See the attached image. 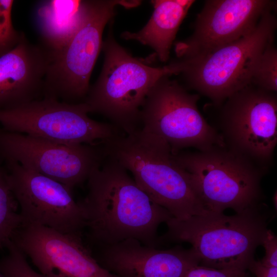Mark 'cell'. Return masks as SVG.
Wrapping results in <instances>:
<instances>
[{"label": "cell", "instance_id": "obj_1", "mask_svg": "<svg viewBox=\"0 0 277 277\" xmlns=\"http://www.w3.org/2000/svg\"><path fill=\"white\" fill-rule=\"evenodd\" d=\"M87 181L88 193L80 203L88 247L129 239L152 247L160 245L158 228L173 216L141 189L117 161L106 156Z\"/></svg>", "mask_w": 277, "mask_h": 277}, {"label": "cell", "instance_id": "obj_2", "mask_svg": "<svg viewBox=\"0 0 277 277\" xmlns=\"http://www.w3.org/2000/svg\"><path fill=\"white\" fill-rule=\"evenodd\" d=\"M103 146L106 155L130 171L139 187L173 217L185 220L210 212L188 173L160 138L140 129L109 140Z\"/></svg>", "mask_w": 277, "mask_h": 277}, {"label": "cell", "instance_id": "obj_3", "mask_svg": "<svg viewBox=\"0 0 277 277\" xmlns=\"http://www.w3.org/2000/svg\"><path fill=\"white\" fill-rule=\"evenodd\" d=\"M263 209L232 215L210 212L185 220L171 217L159 242L189 243L199 265L246 271L268 230L270 217Z\"/></svg>", "mask_w": 277, "mask_h": 277}, {"label": "cell", "instance_id": "obj_4", "mask_svg": "<svg viewBox=\"0 0 277 277\" xmlns=\"http://www.w3.org/2000/svg\"><path fill=\"white\" fill-rule=\"evenodd\" d=\"M102 49L104 61L101 74L83 102L90 112L99 113L125 134L141 129V110L152 87L162 76L172 75L168 65L155 67L133 57L114 38L113 20Z\"/></svg>", "mask_w": 277, "mask_h": 277}, {"label": "cell", "instance_id": "obj_5", "mask_svg": "<svg viewBox=\"0 0 277 277\" xmlns=\"http://www.w3.org/2000/svg\"><path fill=\"white\" fill-rule=\"evenodd\" d=\"M275 8L266 11L255 29L241 38L208 53L179 59L170 65L187 86L209 98L213 106L250 84L254 68L266 47L274 42Z\"/></svg>", "mask_w": 277, "mask_h": 277}, {"label": "cell", "instance_id": "obj_6", "mask_svg": "<svg viewBox=\"0 0 277 277\" xmlns=\"http://www.w3.org/2000/svg\"><path fill=\"white\" fill-rule=\"evenodd\" d=\"M174 155L209 211L241 213L264 207L261 182L267 172L225 146Z\"/></svg>", "mask_w": 277, "mask_h": 277}, {"label": "cell", "instance_id": "obj_7", "mask_svg": "<svg viewBox=\"0 0 277 277\" xmlns=\"http://www.w3.org/2000/svg\"><path fill=\"white\" fill-rule=\"evenodd\" d=\"M170 76H162L148 93L141 110V130L164 142L174 154L187 148L225 147L198 109L199 95L189 93Z\"/></svg>", "mask_w": 277, "mask_h": 277}, {"label": "cell", "instance_id": "obj_8", "mask_svg": "<svg viewBox=\"0 0 277 277\" xmlns=\"http://www.w3.org/2000/svg\"><path fill=\"white\" fill-rule=\"evenodd\" d=\"M214 107L225 147L267 172L277 144L276 92L249 84Z\"/></svg>", "mask_w": 277, "mask_h": 277}, {"label": "cell", "instance_id": "obj_9", "mask_svg": "<svg viewBox=\"0 0 277 277\" xmlns=\"http://www.w3.org/2000/svg\"><path fill=\"white\" fill-rule=\"evenodd\" d=\"M138 6L137 1L89 0L80 27L66 45L51 57L44 80L43 97L76 104L89 91L91 74L102 47V34L115 8Z\"/></svg>", "mask_w": 277, "mask_h": 277}, {"label": "cell", "instance_id": "obj_10", "mask_svg": "<svg viewBox=\"0 0 277 277\" xmlns=\"http://www.w3.org/2000/svg\"><path fill=\"white\" fill-rule=\"evenodd\" d=\"M88 113L84 102L43 97L0 110V124L6 131L65 144L102 143L122 134L113 124L94 120Z\"/></svg>", "mask_w": 277, "mask_h": 277}, {"label": "cell", "instance_id": "obj_11", "mask_svg": "<svg viewBox=\"0 0 277 277\" xmlns=\"http://www.w3.org/2000/svg\"><path fill=\"white\" fill-rule=\"evenodd\" d=\"M0 156L72 189L87 180L106 155L103 143L65 144L0 130Z\"/></svg>", "mask_w": 277, "mask_h": 277}, {"label": "cell", "instance_id": "obj_12", "mask_svg": "<svg viewBox=\"0 0 277 277\" xmlns=\"http://www.w3.org/2000/svg\"><path fill=\"white\" fill-rule=\"evenodd\" d=\"M8 179L20 208L22 225L44 226L66 234H83L85 216L80 202L65 185L18 163L5 161Z\"/></svg>", "mask_w": 277, "mask_h": 277}, {"label": "cell", "instance_id": "obj_13", "mask_svg": "<svg viewBox=\"0 0 277 277\" xmlns=\"http://www.w3.org/2000/svg\"><path fill=\"white\" fill-rule=\"evenodd\" d=\"M11 240L41 273L48 276L117 277L97 262L83 234H66L44 226L22 225Z\"/></svg>", "mask_w": 277, "mask_h": 277}, {"label": "cell", "instance_id": "obj_14", "mask_svg": "<svg viewBox=\"0 0 277 277\" xmlns=\"http://www.w3.org/2000/svg\"><path fill=\"white\" fill-rule=\"evenodd\" d=\"M276 3L269 0L206 1L193 33L175 44L177 58L204 55L247 35Z\"/></svg>", "mask_w": 277, "mask_h": 277}, {"label": "cell", "instance_id": "obj_15", "mask_svg": "<svg viewBox=\"0 0 277 277\" xmlns=\"http://www.w3.org/2000/svg\"><path fill=\"white\" fill-rule=\"evenodd\" d=\"M88 247L97 262L117 277H183L200 263L192 248L159 249L133 239Z\"/></svg>", "mask_w": 277, "mask_h": 277}, {"label": "cell", "instance_id": "obj_16", "mask_svg": "<svg viewBox=\"0 0 277 277\" xmlns=\"http://www.w3.org/2000/svg\"><path fill=\"white\" fill-rule=\"evenodd\" d=\"M51 62L50 52L31 43L25 34L14 49L0 57V110L43 98Z\"/></svg>", "mask_w": 277, "mask_h": 277}, {"label": "cell", "instance_id": "obj_17", "mask_svg": "<svg viewBox=\"0 0 277 277\" xmlns=\"http://www.w3.org/2000/svg\"><path fill=\"white\" fill-rule=\"evenodd\" d=\"M89 0L39 1L35 10V20L41 43L51 57L68 43L82 24Z\"/></svg>", "mask_w": 277, "mask_h": 277}, {"label": "cell", "instance_id": "obj_18", "mask_svg": "<svg viewBox=\"0 0 277 277\" xmlns=\"http://www.w3.org/2000/svg\"><path fill=\"white\" fill-rule=\"evenodd\" d=\"M194 2L192 0L152 1L154 10L146 25L136 32L125 31L121 36L150 47L160 61L166 62L180 26Z\"/></svg>", "mask_w": 277, "mask_h": 277}, {"label": "cell", "instance_id": "obj_19", "mask_svg": "<svg viewBox=\"0 0 277 277\" xmlns=\"http://www.w3.org/2000/svg\"><path fill=\"white\" fill-rule=\"evenodd\" d=\"M18 203L11 190L7 172L0 167V248L5 247L23 224Z\"/></svg>", "mask_w": 277, "mask_h": 277}, {"label": "cell", "instance_id": "obj_20", "mask_svg": "<svg viewBox=\"0 0 277 277\" xmlns=\"http://www.w3.org/2000/svg\"><path fill=\"white\" fill-rule=\"evenodd\" d=\"M250 84L276 92L277 50L274 42L266 47L260 57L253 70Z\"/></svg>", "mask_w": 277, "mask_h": 277}, {"label": "cell", "instance_id": "obj_21", "mask_svg": "<svg viewBox=\"0 0 277 277\" xmlns=\"http://www.w3.org/2000/svg\"><path fill=\"white\" fill-rule=\"evenodd\" d=\"M5 247L8 253L0 260V272L5 277H50L34 270L25 255L11 240L7 243Z\"/></svg>", "mask_w": 277, "mask_h": 277}, {"label": "cell", "instance_id": "obj_22", "mask_svg": "<svg viewBox=\"0 0 277 277\" xmlns=\"http://www.w3.org/2000/svg\"><path fill=\"white\" fill-rule=\"evenodd\" d=\"M14 1L0 0V57L14 49L24 33L15 29L12 21Z\"/></svg>", "mask_w": 277, "mask_h": 277}, {"label": "cell", "instance_id": "obj_23", "mask_svg": "<svg viewBox=\"0 0 277 277\" xmlns=\"http://www.w3.org/2000/svg\"><path fill=\"white\" fill-rule=\"evenodd\" d=\"M183 277H248L245 270L215 269L197 265L191 268Z\"/></svg>", "mask_w": 277, "mask_h": 277}, {"label": "cell", "instance_id": "obj_24", "mask_svg": "<svg viewBox=\"0 0 277 277\" xmlns=\"http://www.w3.org/2000/svg\"><path fill=\"white\" fill-rule=\"evenodd\" d=\"M261 245L265 250V254L260 261L262 264L277 267V238L271 230H267Z\"/></svg>", "mask_w": 277, "mask_h": 277}, {"label": "cell", "instance_id": "obj_25", "mask_svg": "<svg viewBox=\"0 0 277 277\" xmlns=\"http://www.w3.org/2000/svg\"><path fill=\"white\" fill-rule=\"evenodd\" d=\"M248 269L256 277H277V267L265 266L260 261L254 259L249 264Z\"/></svg>", "mask_w": 277, "mask_h": 277}, {"label": "cell", "instance_id": "obj_26", "mask_svg": "<svg viewBox=\"0 0 277 277\" xmlns=\"http://www.w3.org/2000/svg\"><path fill=\"white\" fill-rule=\"evenodd\" d=\"M0 277H5V276L0 272Z\"/></svg>", "mask_w": 277, "mask_h": 277}]
</instances>
